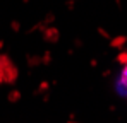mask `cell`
I'll return each mask as SVG.
<instances>
[{
	"mask_svg": "<svg viewBox=\"0 0 127 123\" xmlns=\"http://www.w3.org/2000/svg\"><path fill=\"white\" fill-rule=\"evenodd\" d=\"M119 62H124V63H127V55H120V57H119Z\"/></svg>",
	"mask_w": 127,
	"mask_h": 123,
	"instance_id": "7a4b0ae2",
	"label": "cell"
},
{
	"mask_svg": "<svg viewBox=\"0 0 127 123\" xmlns=\"http://www.w3.org/2000/svg\"><path fill=\"white\" fill-rule=\"evenodd\" d=\"M120 85H122V91L127 92V63H126V68H124L122 75H120Z\"/></svg>",
	"mask_w": 127,
	"mask_h": 123,
	"instance_id": "6da1fadb",
	"label": "cell"
}]
</instances>
